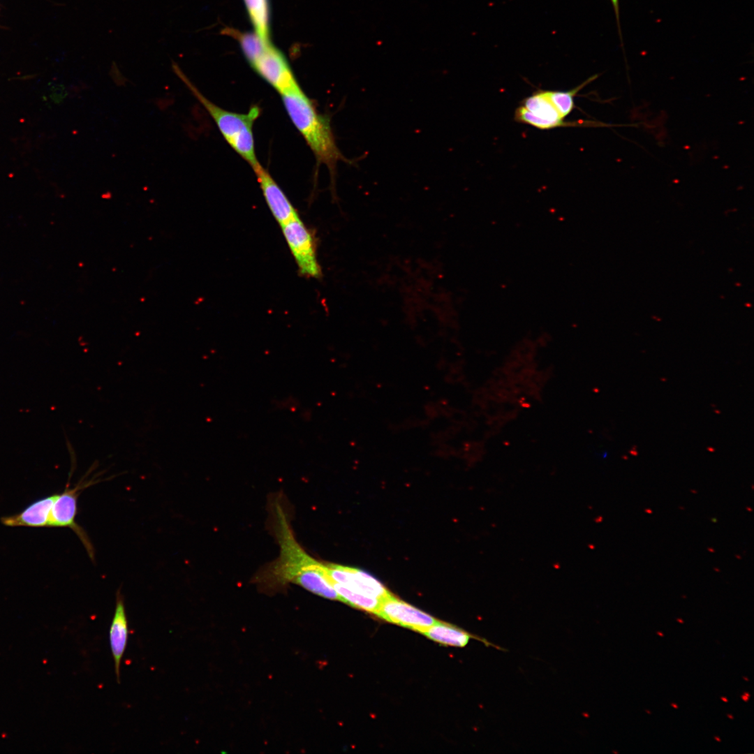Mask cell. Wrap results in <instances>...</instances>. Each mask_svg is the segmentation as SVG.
I'll list each match as a JSON object with an SVG mask.
<instances>
[{"mask_svg":"<svg viewBox=\"0 0 754 754\" xmlns=\"http://www.w3.org/2000/svg\"><path fill=\"white\" fill-rule=\"evenodd\" d=\"M727 718H729L731 720L734 719V717H733V716L732 714H727Z\"/></svg>","mask_w":754,"mask_h":754,"instance_id":"24","label":"cell"},{"mask_svg":"<svg viewBox=\"0 0 754 754\" xmlns=\"http://www.w3.org/2000/svg\"><path fill=\"white\" fill-rule=\"evenodd\" d=\"M714 739H715L716 741H717L718 742H720V741H721V739H720V738H719L718 737H717V736H714Z\"/></svg>","mask_w":754,"mask_h":754,"instance_id":"23","label":"cell"},{"mask_svg":"<svg viewBox=\"0 0 754 754\" xmlns=\"http://www.w3.org/2000/svg\"><path fill=\"white\" fill-rule=\"evenodd\" d=\"M422 633L430 640L448 646L464 647L468 644L471 639H476L487 646H491L501 651L505 650L485 638L475 636L454 626L438 621Z\"/></svg>","mask_w":754,"mask_h":754,"instance_id":"13","label":"cell"},{"mask_svg":"<svg viewBox=\"0 0 754 754\" xmlns=\"http://www.w3.org/2000/svg\"><path fill=\"white\" fill-rule=\"evenodd\" d=\"M251 66L280 94L299 87L284 56L270 44Z\"/></svg>","mask_w":754,"mask_h":754,"instance_id":"7","label":"cell"},{"mask_svg":"<svg viewBox=\"0 0 754 754\" xmlns=\"http://www.w3.org/2000/svg\"><path fill=\"white\" fill-rule=\"evenodd\" d=\"M519 123L531 125L539 129H550L567 126H604L605 124L594 121L566 122L549 98L547 91H537L526 97L515 113ZM607 125L606 124L605 126Z\"/></svg>","mask_w":754,"mask_h":754,"instance_id":"4","label":"cell"},{"mask_svg":"<svg viewBox=\"0 0 754 754\" xmlns=\"http://www.w3.org/2000/svg\"><path fill=\"white\" fill-rule=\"evenodd\" d=\"M671 706L675 709H677L679 708V706L675 703H671Z\"/></svg>","mask_w":754,"mask_h":754,"instance_id":"21","label":"cell"},{"mask_svg":"<svg viewBox=\"0 0 754 754\" xmlns=\"http://www.w3.org/2000/svg\"><path fill=\"white\" fill-rule=\"evenodd\" d=\"M376 615L390 623L422 633L437 621L431 615L395 598L392 594L381 600Z\"/></svg>","mask_w":754,"mask_h":754,"instance_id":"8","label":"cell"},{"mask_svg":"<svg viewBox=\"0 0 754 754\" xmlns=\"http://www.w3.org/2000/svg\"><path fill=\"white\" fill-rule=\"evenodd\" d=\"M325 565L332 583L339 584L380 600L391 595L379 581L361 570L334 563Z\"/></svg>","mask_w":754,"mask_h":754,"instance_id":"9","label":"cell"},{"mask_svg":"<svg viewBox=\"0 0 754 754\" xmlns=\"http://www.w3.org/2000/svg\"><path fill=\"white\" fill-rule=\"evenodd\" d=\"M274 510L279 555L265 570L263 580L279 585L295 584L321 597L339 600L325 563L314 559L298 543L281 505L276 504Z\"/></svg>","mask_w":754,"mask_h":754,"instance_id":"1","label":"cell"},{"mask_svg":"<svg viewBox=\"0 0 754 754\" xmlns=\"http://www.w3.org/2000/svg\"><path fill=\"white\" fill-rule=\"evenodd\" d=\"M92 483L78 484L73 489L68 487L57 494L50 512L49 527H67L72 529L84 545L89 557L94 559L93 545L84 530L76 522L77 498L80 493Z\"/></svg>","mask_w":754,"mask_h":754,"instance_id":"6","label":"cell"},{"mask_svg":"<svg viewBox=\"0 0 754 754\" xmlns=\"http://www.w3.org/2000/svg\"><path fill=\"white\" fill-rule=\"evenodd\" d=\"M598 75L589 77L584 82L568 91H547V96L559 114L565 118L575 108L574 97L578 91L593 81Z\"/></svg>","mask_w":754,"mask_h":754,"instance_id":"16","label":"cell"},{"mask_svg":"<svg viewBox=\"0 0 754 754\" xmlns=\"http://www.w3.org/2000/svg\"><path fill=\"white\" fill-rule=\"evenodd\" d=\"M339 596V600L353 607L377 614L381 600L374 596L355 591L337 583H332Z\"/></svg>","mask_w":754,"mask_h":754,"instance_id":"14","label":"cell"},{"mask_svg":"<svg viewBox=\"0 0 754 754\" xmlns=\"http://www.w3.org/2000/svg\"><path fill=\"white\" fill-rule=\"evenodd\" d=\"M237 38L239 40L242 50L251 65L260 57L269 45V41L263 40L256 32L238 34Z\"/></svg>","mask_w":754,"mask_h":754,"instance_id":"17","label":"cell"},{"mask_svg":"<svg viewBox=\"0 0 754 754\" xmlns=\"http://www.w3.org/2000/svg\"><path fill=\"white\" fill-rule=\"evenodd\" d=\"M252 168L266 202L277 222L281 226L299 216L293 205L269 172L259 163Z\"/></svg>","mask_w":754,"mask_h":754,"instance_id":"10","label":"cell"},{"mask_svg":"<svg viewBox=\"0 0 754 754\" xmlns=\"http://www.w3.org/2000/svg\"><path fill=\"white\" fill-rule=\"evenodd\" d=\"M645 711H646V712L647 714H649V715H650V714H651V711H648L647 709H646V710H645Z\"/></svg>","mask_w":754,"mask_h":754,"instance_id":"27","label":"cell"},{"mask_svg":"<svg viewBox=\"0 0 754 754\" xmlns=\"http://www.w3.org/2000/svg\"><path fill=\"white\" fill-rule=\"evenodd\" d=\"M657 633V635H658V636H660V637H663V636H664V634H663V633L662 632H660V631H657V633Z\"/></svg>","mask_w":754,"mask_h":754,"instance_id":"22","label":"cell"},{"mask_svg":"<svg viewBox=\"0 0 754 754\" xmlns=\"http://www.w3.org/2000/svg\"><path fill=\"white\" fill-rule=\"evenodd\" d=\"M284 107L296 128L300 132L320 163L326 165L333 183L337 164L346 158L339 149L330 125V118L320 114L300 87L281 94Z\"/></svg>","mask_w":754,"mask_h":754,"instance_id":"2","label":"cell"},{"mask_svg":"<svg viewBox=\"0 0 754 754\" xmlns=\"http://www.w3.org/2000/svg\"><path fill=\"white\" fill-rule=\"evenodd\" d=\"M610 1H611L612 3L613 8H614V10L615 16H616V20L618 32H619V38H620V41H621V47L623 48V43L622 34H621V24H620L619 0H610Z\"/></svg>","mask_w":754,"mask_h":754,"instance_id":"18","label":"cell"},{"mask_svg":"<svg viewBox=\"0 0 754 754\" xmlns=\"http://www.w3.org/2000/svg\"><path fill=\"white\" fill-rule=\"evenodd\" d=\"M57 494L40 498L21 512L2 517L0 522L6 526L49 527L51 509Z\"/></svg>","mask_w":754,"mask_h":754,"instance_id":"11","label":"cell"},{"mask_svg":"<svg viewBox=\"0 0 754 754\" xmlns=\"http://www.w3.org/2000/svg\"><path fill=\"white\" fill-rule=\"evenodd\" d=\"M741 699H742V700H744V702H748V701L749 700V698H750V694H749V693H748V692H745V693H744V695H741Z\"/></svg>","mask_w":754,"mask_h":754,"instance_id":"19","label":"cell"},{"mask_svg":"<svg viewBox=\"0 0 754 754\" xmlns=\"http://www.w3.org/2000/svg\"><path fill=\"white\" fill-rule=\"evenodd\" d=\"M720 700L725 703L728 702V700L726 697H720Z\"/></svg>","mask_w":754,"mask_h":754,"instance_id":"20","label":"cell"},{"mask_svg":"<svg viewBox=\"0 0 754 754\" xmlns=\"http://www.w3.org/2000/svg\"><path fill=\"white\" fill-rule=\"evenodd\" d=\"M281 226L300 272L307 277H320L322 272L316 258L313 239L300 217Z\"/></svg>","mask_w":754,"mask_h":754,"instance_id":"5","label":"cell"},{"mask_svg":"<svg viewBox=\"0 0 754 754\" xmlns=\"http://www.w3.org/2000/svg\"><path fill=\"white\" fill-rule=\"evenodd\" d=\"M246 9L255 28V32L269 41L268 0H244Z\"/></svg>","mask_w":754,"mask_h":754,"instance_id":"15","label":"cell"},{"mask_svg":"<svg viewBox=\"0 0 754 754\" xmlns=\"http://www.w3.org/2000/svg\"><path fill=\"white\" fill-rule=\"evenodd\" d=\"M677 621L681 623H683V621L681 619H677Z\"/></svg>","mask_w":754,"mask_h":754,"instance_id":"25","label":"cell"},{"mask_svg":"<svg viewBox=\"0 0 754 754\" xmlns=\"http://www.w3.org/2000/svg\"><path fill=\"white\" fill-rule=\"evenodd\" d=\"M743 679H744V680H746V681H749L748 678H746V677H743Z\"/></svg>","mask_w":754,"mask_h":754,"instance_id":"26","label":"cell"},{"mask_svg":"<svg viewBox=\"0 0 754 754\" xmlns=\"http://www.w3.org/2000/svg\"><path fill=\"white\" fill-rule=\"evenodd\" d=\"M128 621L126 614L124 600L118 590L116 596V604L110 628V644L114 663L115 673L117 681L119 682L120 665L122 656L124 653L128 640Z\"/></svg>","mask_w":754,"mask_h":754,"instance_id":"12","label":"cell"},{"mask_svg":"<svg viewBox=\"0 0 754 754\" xmlns=\"http://www.w3.org/2000/svg\"><path fill=\"white\" fill-rule=\"evenodd\" d=\"M172 67L178 77L212 117L229 145L251 167L256 165L258 161L255 154L253 126L260 115V108L251 107L246 113L224 110L207 99L177 65Z\"/></svg>","mask_w":754,"mask_h":754,"instance_id":"3","label":"cell"}]
</instances>
